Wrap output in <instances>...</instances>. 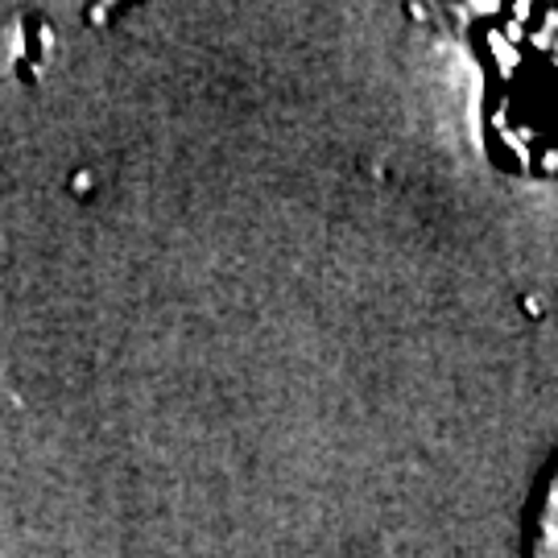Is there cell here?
Instances as JSON below:
<instances>
[{
  "mask_svg": "<svg viewBox=\"0 0 558 558\" xmlns=\"http://www.w3.org/2000/svg\"><path fill=\"white\" fill-rule=\"evenodd\" d=\"M534 558H558V484L550 488V497H546V513H542Z\"/></svg>",
  "mask_w": 558,
  "mask_h": 558,
  "instance_id": "1",
  "label": "cell"
}]
</instances>
